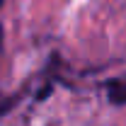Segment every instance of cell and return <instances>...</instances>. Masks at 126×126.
Instances as JSON below:
<instances>
[{
	"mask_svg": "<svg viewBox=\"0 0 126 126\" xmlns=\"http://www.w3.org/2000/svg\"><path fill=\"white\" fill-rule=\"evenodd\" d=\"M104 90H107V99L116 107H124L126 104V75L119 78H111L104 82Z\"/></svg>",
	"mask_w": 126,
	"mask_h": 126,
	"instance_id": "cell-1",
	"label": "cell"
},
{
	"mask_svg": "<svg viewBox=\"0 0 126 126\" xmlns=\"http://www.w3.org/2000/svg\"><path fill=\"white\" fill-rule=\"evenodd\" d=\"M0 46H2V27H0Z\"/></svg>",
	"mask_w": 126,
	"mask_h": 126,
	"instance_id": "cell-2",
	"label": "cell"
},
{
	"mask_svg": "<svg viewBox=\"0 0 126 126\" xmlns=\"http://www.w3.org/2000/svg\"><path fill=\"white\" fill-rule=\"evenodd\" d=\"M0 5H2V0H0Z\"/></svg>",
	"mask_w": 126,
	"mask_h": 126,
	"instance_id": "cell-3",
	"label": "cell"
}]
</instances>
